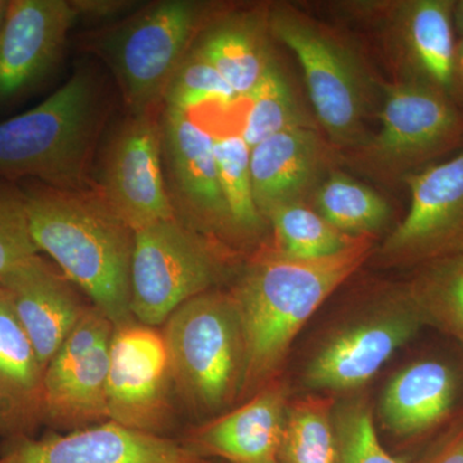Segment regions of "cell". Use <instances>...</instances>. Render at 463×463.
Returning a JSON list of instances; mask_svg holds the SVG:
<instances>
[{
    "mask_svg": "<svg viewBox=\"0 0 463 463\" xmlns=\"http://www.w3.org/2000/svg\"><path fill=\"white\" fill-rule=\"evenodd\" d=\"M373 252V237L321 259L282 257L269 245L254 252L231 289L246 344L240 403L281 377L298 332Z\"/></svg>",
    "mask_w": 463,
    "mask_h": 463,
    "instance_id": "6da1fadb",
    "label": "cell"
},
{
    "mask_svg": "<svg viewBox=\"0 0 463 463\" xmlns=\"http://www.w3.org/2000/svg\"><path fill=\"white\" fill-rule=\"evenodd\" d=\"M33 242L112 325L136 321L130 307L134 231L97 185L61 190L38 181L21 184Z\"/></svg>",
    "mask_w": 463,
    "mask_h": 463,
    "instance_id": "7a4b0ae2",
    "label": "cell"
},
{
    "mask_svg": "<svg viewBox=\"0 0 463 463\" xmlns=\"http://www.w3.org/2000/svg\"><path fill=\"white\" fill-rule=\"evenodd\" d=\"M99 114L96 80L79 70L41 105L0 123V178L61 190L93 187L90 172Z\"/></svg>",
    "mask_w": 463,
    "mask_h": 463,
    "instance_id": "3957f363",
    "label": "cell"
},
{
    "mask_svg": "<svg viewBox=\"0 0 463 463\" xmlns=\"http://www.w3.org/2000/svg\"><path fill=\"white\" fill-rule=\"evenodd\" d=\"M174 395L203 421L236 407L246 373V344L236 298L214 288L191 298L164 323Z\"/></svg>",
    "mask_w": 463,
    "mask_h": 463,
    "instance_id": "277c9868",
    "label": "cell"
},
{
    "mask_svg": "<svg viewBox=\"0 0 463 463\" xmlns=\"http://www.w3.org/2000/svg\"><path fill=\"white\" fill-rule=\"evenodd\" d=\"M227 273L224 250L173 218L134 232L130 307L158 328L191 298L216 288Z\"/></svg>",
    "mask_w": 463,
    "mask_h": 463,
    "instance_id": "5b68a950",
    "label": "cell"
},
{
    "mask_svg": "<svg viewBox=\"0 0 463 463\" xmlns=\"http://www.w3.org/2000/svg\"><path fill=\"white\" fill-rule=\"evenodd\" d=\"M380 118L379 133L355 147L356 164L368 175L404 181L463 146V109L421 81L388 85Z\"/></svg>",
    "mask_w": 463,
    "mask_h": 463,
    "instance_id": "8992f818",
    "label": "cell"
},
{
    "mask_svg": "<svg viewBox=\"0 0 463 463\" xmlns=\"http://www.w3.org/2000/svg\"><path fill=\"white\" fill-rule=\"evenodd\" d=\"M307 362L303 381L310 392H359L425 325L407 283L381 288Z\"/></svg>",
    "mask_w": 463,
    "mask_h": 463,
    "instance_id": "52a82bcc",
    "label": "cell"
},
{
    "mask_svg": "<svg viewBox=\"0 0 463 463\" xmlns=\"http://www.w3.org/2000/svg\"><path fill=\"white\" fill-rule=\"evenodd\" d=\"M203 7L188 0L149 5L99 39V48L132 115L154 112L188 56Z\"/></svg>",
    "mask_w": 463,
    "mask_h": 463,
    "instance_id": "ba28073f",
    "label": "cell"
},
{
    "mask_svg": "<svg viewBox=\"0 0 463 463\" xmlns=\"http://www.w3.org/2000/svg\"><path fill=\"white\" fill-rule=\"evenodd\" d=\"M268 25L298 57L317 118L331 141L343 147L361 145L370 85L354 54L325 27L294 9H274Z\"/></svg>",
    "mask_w": 463,
    "mask_h": 463,
    "instance_id": "9c48e42d",
    "label": "cell"
},
{
    "mask_svg": "<svg viewBox=\"0 0 463 463\" xmlns=\"http://www.w3.org/2000/svg\"><path fill=\"white\" fill-rule=\"evenodd\" d=\"M115 326L90 306L43 376V421L74 431L109 421V347Z\"/></svg>",
    "mask_w": 463,
    "mask_h": 463,
    "instance_id": "30bf717a",
    "label": "cell"
},
{
    "mask_svg": "<svg viewBox=\"0 0 463 463\" xmlns=\"http://www.w3.org/2000/svg\"><path fill=\"white\" fill-rule=\"evenodd\" d=\"M407 215L377 251L381 267H421L463 254V148L450 160L411 174Z\"/></svg>",
    "mask_w": 463,
    "mask_h": 463,
    "instance_id": "8fae6325",
    "label": "cell"
},
{
    "mask_svg": "<svg viewBox=\"0 0 463 463\" xmlns=\"http://www.w3.org/2000/svg\"><path fill=\"white\" fill-rule=\"evenodd\" d=\"M174 390L161 331L137 321L116 326L109 347V420L167 437Z\"/></svg>",
    "mask_w": 463,
    "mask_h": 463,
    "instance_id": "7c38bea8",
    "label": "cell"
},
{
    "mask_svg": "<svg viewBox=\"0 0 463 463\" xmlns=\"http://www.w3.org/2000/svg\"><path fill=\"white\" fill-rule=\"evenodd\" d=\"M163 156L176 218L222 250L239 248L214 154V137L190 112L165 108Z\"/></svg>",
    "mask_w": 463,
    "mask_h": 463,
    "instance_id": "4fadbf2b",
    "label": "cell"
},
{
    "mask_svg": "<svg viewBox=\"0 0 463 463\" xmlns=\"http://www.w3.org/2000/svg\"><path fill=\"white\" fill-rule=\"evenodd\" d=\"M134 232L176 218L163 167V128L154 112L130 115L112 134L96 184Z\"/></svg>",
    "mask_w": 463,
    "mask_h": 463,
    "instance_id": "5bb4252c",
    "label": "cell"
},
{
    "mask_svg": "<svg viewBox=\"0 0 463 463\" xmlns=\"http://www.w3.org/2000/svg\"><path fill=\"white\" fill-rule=\"evenodd\" d=\"M0 463H212L169 437L125 428L114 421L41 439L5 440Z\"/></svg>",
    "mask_w": 463,
    "mask_h": 463,
    "instance_id": "9a60e30c",
    "label": "cell"
},
{
    "mask_svg": "<svg viewBox=\"0 0 463 463\" xmlns=\"http://www.w3.org/2000/svg\"><path fill=\"white\" fill-rule=\"evenodd\" d=\"M67 0H12L0 23V103L41 83L60 62L74 25Z\"/></svg>",
    "mask_w": 463,
    "mask_h": 463,
    "instance_id": "2e32d148",
    "label": "cell"
},
{
    "mask_svg": "<svg viewBox=\"0 0 463 463\" xmlns=\"http://www.w3.org/2000/svg\"><path fill=\"white\" fill-rule=\"evenodd\" d=\"M289 401L288 383L279 377L236 407L201 421L179 441L205 461L276 462Z\"/></svg>",
    "mask_w": 463,
    "mask_h": 463,
    "instance_id": "e0dca14e",
    "label": "cell"
},
{
    "mask_svg": "<svg viewBox=\"0 0 463 463\" xmlns=\"http://www.w3.org/2000/svg\"><path fill=\"white\" fill-rule=\"evenodd\" d=\"M0 286L45 370L90 306L41 255L0 279Z\"/></svg>",
    "mask_w": 463,
    "mask_h": 463,
    "instance_id": "ac0fdd59",
    "label": "cell"
},
{
    "mask_svg": "<svg viewBox=\"0 0 463 463\" xmlns=\"http://www.w3.org/2000/svg\"><path fill=\"white\" fill-rule=\"evenodd\" d=\"M328 151L312 127L276 134L251 148L252 191L260 214L288 203H306L323 181Z\"/></svg>",
    "mask_w": 463,
    "mask_h": 463,
    "instance_id": "d6986e66",
    "label": "cell"
},
{
    "mask_svg": "<svg viewBox=\"0 0 463 463\" xmlns=\"http://www.w3.org/2000/svg\"><path fill=\"white\" fill-rule=\"evenodd\" d=\"M458 388V376L444 362L423 359L405 365L381 395L383 428L401 440L429 434L452 414Z\"/></svg>",
    "mask_w": 463,
    "mask_h": 463,
    "instance_id": "ffe728a7",
    "label": "cell"
},
{
    "mask_svg": "<svg viewBox=\"0 0 463 463\" xmlns=\"http://www.w3.org/2000/svg\"><path fill=\"white\" fill-rule=\"evenodd\" d=\"M43 376L32 341L0 286V435L32 438L43 421Z\"/></svg>",
    "mask_w": 463,
    "mask_h": 463,
    "instance_id": "44dd1931",
    "label": "cell"
},
{
    "mask_svg": "<svg viewBox=\"0 0 463 463\" xmlns=\"http://www.w3.org/2000/svg\"><path fill=\"white\" fill-rule=\"evenodd\" d=\"M453 0H408L398 5L395 26L412 76L456 100L457 42Z\"/></svg>",
    "mask_w": 463,
    "mask_h": 463,
    "instance_id": "7402d4cb",
    "label": "cell"
},
{
    "mask_svg": "<svg viewBox=\"0 0 463 463\" xmlns=\"http://www.w3.org/2000/svg\"><path fill=\"white\" fill-rule=\"evenodd\" d=\"M259 26L248 16L225 20L210 29L196 48L239 97H248L273 62Z\"/></svg>",
    "mask_w": 463,
    "mask_h": 463,
    "instance_id": "603a6c76",
    "label": "cell"
},
{
    "mask_svg": "<svg viewBox=\"0 0 463 463\" xmlns=\"http://www.w3.org/2000/svg\"><path fill=\"white\" fill-rule=\"evenodd\" d=\"M319 215L350 237H373L388 225L392 207L373 188L343 173L323 179L313 194Z\"/></svg>",
    "mask_w": 463,
    "mask_h": 463,
    "instance_id": "cb8c5ba5",
    "label": "cell"
},
{
    "mask_svg": "<svg viewBox=\"0 0 463 463\" xmlns=\"http://www.w3.org/2000/svg\"><path fill=\"white\" fill-rule=\"evenodd\" d=\"M335 404L319 392L289 401L277 462L337 463Z\"/></svg>",
    "mask_w": 463,
    "mask_h": 463,
    "instance_id": "d4e9b609",
    "label": "cell"
},
{
    "mask_svg": "<svg viewBox=\"0 0 463 463\" xmlns=\"http://www.w3.org/2000/svg\"><path fill=\"white\" fill-rule=\"evenodd\" d=\"M219 182L239 248H252L263 237L267 222L259 212L252 191L251 148L241 134L214 137Z\"/></svg>",
    "mask_w": 463,
    "mask_h": 463,
    "instance_id": "484cf974",
    "label": "cell"
},
{
    "mask_svg": "<svg viewBox=\"0 0 463 463\" xmlns=\"http://www.w3.org/2000/svg\"><path fill=\"white\" fill-rule=\"evenodd\" d=\"M265 222L273 232L270 249L291 259H321L345 251L364 237H350L335 230L306 203L274 207Z\"/></svg>",
    "mask_w": 463,
    "mask_h": 463,
    "instance_id": "4316f807",
    "label": "cell"
},
{
    "mask_svg": "<svg viewBox=\"0 0 463 463\" xmlns=\"http://www.w3.org/2000/svg\"><path fill=\"white\" fill-rule=\"evenodd\" d=\"M407 285L425 325L463 344V254L421 265Z\"/></svg>",
    "mask_w": 463,
    "mask_h": 463,
    "instance_id": "83f0119b",
    "label": "cell"
},
{
    "mask_svg": "<svg viewBox=\"0 0 463 463\" xmlns=\"http://www.w3.org/2000/svg\"><path fill=\"white\" fill-rule=\"evenodd\" d=\"M248 99L250 109L241 136L250 148L285 130L310 127L291 85L274 62Z\"/></svg>",
    "mask_w": 463,
    "mask_h": 463,
    "instance_id": "f1b7e54d",
    "label": "cell"
},
{
    "mask_svg": "<svg viewBox=\"0 0 463 463\" xmlns=\"http://www.w3.org/2000/svg\"><path fill=\"white\" fill-rule=\"evenodd\" d=\"M337 463H408L381 444L370 399L352 392L334 408Z\"/></svg>",
    "mask_w": 463,
    "mask_h": 463,
    "instance_id": "f546056e",
    "label": "cell"
},
{
    "mask_svg": "<svg viewBox=\"0 0 463 463\" xmlns=\"http://www.w3.org/2000/svg\"><path fill=\"white\" fill-rule=\"evenodd\" d=\"M239 99L215 67L194 50L188 53L165 93L166 108L190 112L207 102L228 106Z\"/></svg>",
    "mask_w": 463,
    "mask_h": 463,
    "instance_id": "4dcf8cb0",
    "label": "cell"
},
{
    "mask_svg": "<svg viewBox=\"0 0 463 463\" xmlns=\"http://www.w3.org/2000/svg\"><path fill=\"white\" fill-rule=\"evenodd\" d=\"M36 255L23 188L0 178V279Z\"/></svg>",
    "mask_w": 463,
    "mask_h": 463,
    "instance_id": "1f68e13d",
    "label": "cell"
},
{
    "mask_svg": "<svg viewBox=\"0 0 463 463\" xmlns=\"http://www.w3.org/2000/svg\"><path fill=\"white\" fill-rule=\"evenodd\" d=\"M416 463H463V412L449 423Z\"/></svg>",
    "mask_w": 463,
    "mask_h": 463,
    "instance_id": "d6a6232c",
    "label": "cell"
},
{
    "mask_svg": "<svg viewBox=\"0 0 463 463\" xmlns=\"http://www.w3.org/2000/svg\"><path fill=\"white\" fill-rule=\"evenodd\" d=\"M71 3L78 16L87 14L90 17L114 16L118 12L129 7L128 5H132V3L116 2V0H79V2Z\"/></svg>",
    "mask_w": 463,
    "mask_h": 463,
    "instance_id": "836d02e7",
    "label": "cell"
},
{
    "mask_svg": "<svg viewBox=\"0 0 463 463\" xmlns=\"http://www.w3.org/2000/svg\"><path fill=\"white\" fill-rule=\"evenodd\" d=\"M456 99H463V56L456 53L455 66Z\"/></svg>",
    "mask_w": 463,
    "mask_h": 463,
    "instance_id": "e575fe53",
    "label": "cell"
},
{
    "mask_svg": "<svg viewBox=\"0 0 463 463\" xmlns=\"http://www.w3.org/2000/svg\"><path fill=\"white\" fill-rule=\"evenodd\" d=\"M453 26H455V32L458 33L459 39H463V0L455 2L453 5Z\"/></svg>",
    "mask_w": 463,
    "mask_h": 463,
    "instance_id": "d590c367",
    "label": "cell"
},
{
    "mask_svg": "<svg viewBox=\"0 0 463 463\" xmlns=\"http://www.w3.org/2000/svg\"><path fill=\"white\" fill-rule=\"evenodd\" d=\"M8 2L0 0V23H2L3 17H5V9H7Z\"/></svg>",
    "mask_w": 463,
    "mask_h": 463,
    "instance_id": "8d00e7d4",
    "label": "cell"
},
{
    "mask_svg": "<svg viewBox=\"0 0 463 463\" xmlns=\"http://www.w3.org/2000/svg\"><path fill=\"white\" fill-rule=\"evenodd\" d=\"M457 53L462 54L463 56V39L457 42Z\"/></svg>",
    "mask_w": 463,
    "mask_h": 463,
    "instance_id": "74e56055",
    "label": "cell"
},
{
    "mask_svg": "<svg viewBox=\"0 0 463 463\" xmlns=\"http://www.w3.org/2000/svg\"><path fill=\"white\" fill-rule=\"evenodd\" d=\"M270 463H279V462L276 461V462H270Z\"/></svg>",
    "mask_w": 463,
    "mask_h": 463,
    "instance_id": "f35d334b",
    "label": "cell"
},
{
    "mask_svg": "<svg viewBox=\"0 0 463 463\" xmlns=\"http://www.w3.org/2000/svg\"><path fill=\"white\" fill-rule=\"evenodd\" d=\"M212 463H215V462H212Z\"/></svg>",
    "mask_w": 463,
    "mask_h": 463,
    "instance_id": "ab89813d",
    "label": "cell"
}]
</instances>
